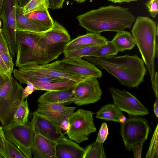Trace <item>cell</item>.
Listing matches in <instances>:
<instances>
[{
    "instance_id": "obj_23",
    "label": "cell",
    "mask_w": 158,
    "mask_h": 158,
    "mask_svg": "<svg viewBox=\"0 0 158 158\" xmlns=\"http://www.w3.org/2000/svg\"><path fill=\"white\" fill-rule=\"evenodd\" d=\"M96 118L107 121L124 123L126 118L114 104H109L102 107L97 113Z\"/></svg>"
},
{
    "instance_id": "obj_21",
    "label": "cell",
    "mask_w": 158,
    "mask_h": 158,
    "mask_svg": "<svg viewBox=\"0 0 158 158\" xmlns=\"http://www.w3.org/2000/svg\"><path fill=\"white\" fill-rule=\"evenodd\" d=\"M16 31L40 32L48 29L23 14L22 7L18 4L16 7Z\"/></svg>"
},
{
    "instance_id": "obj_39",
    "label": "cell",
    "mask_w": 158,
    "mask_h": 158,
    "mask_svg": "<svg viewBox=\"0 0 158 158\" xmlns=\"http://www.w3.org/2000/svg\"><path fill=\"white\" fill-rule=\"evenodd\" d=\"M26 84L27 86L25 88H24L23 93V99L24 100L29 95L31 94L34 91L36 90L34 85L31 82L27 81Z\"/></svg>"
},
{
    "instance_id": "obj_49",
    "label": "cell",
    "mask_w": 158,
    "mask_h": 158,
    "mask_svg": "<svg viewBox=\"0 0 158 158\" xmlns=\"http://www.w3.org/2000/svg\"><path fill=\"white\" fill-rule=\"evenodd\" d=\"M75 1L78 3L83 2L86 0H74Z\"/></svg>"
},
{
    "instance_id": "obj_10",
    "label": "cell",
    "mask_w": 158,
    "mask_h": 158,
    "mask_svg": "<svg viewBox=\"0 0 158 158\" xmlns=\"http://www.w3.org/2000/svg\"><path fill=\"white\" fill-rule=\"evenodd\" d=\"M76 108L75 107L65 106L63 104L38 103L35 112L49 120L62 131L68 128V118Z\"/></svg>"
},
{
    "instance_id": "obj_8",
    "label": "cell",
    "mask_w": 158,
    "mask_h": 158,
    "mask_svg": "<svg viewBox=\"0 0 158 158\" xmlns=\"http://www.w3.org/2000/svg\"><path fill=\"white\" fill-rule=\"evenodd\" d=\"M2 127L6 139L15 145L26 158H31L35 134L31 122L23 125L10 122Z\"/></svg>"
},
{
    "instance_id": "obj_44",
    "label": "cell",
    "mask_w": 158,
    "mask_h": 158,
    "mask_svg": "<svg viewBox=\"0 0 158 158\" xmlns=\"http://www.w3.org/2000/svg\"><path fill=\"white\" fill-rule=\"evenodd\" d=\"M153 111L156 117H158V99H156L154 104Z\"/></svg>"
},
{
    "instance_id": "obj_12",
    "label": "cell",
    "mask_w": 158,
    "mask_h": 158,
    "mask_svg": "<svg viewBox=\"0 0 158 158\" xmlns=\"http://www.w3.org/2000/svg\"><path fill=\"white\" fill-rule=\"evenodd\" d=\"M102 94L96 78H85L75 86L72 102L78 106L94 103L101 99Z\"/></svg>"
},
{
    "instance_id": "obj_34",
    "label": "cell",
    "mask_w": 158,
    "mask_h": 158,
    "mask_svg": "<svg viewBox=\"0 0 158 158\" xmlns=\"http://www.w3.org/2000/svg\"><path fill=\"white\" fill-rule=\"evenodd\" d=\"M109 134L107 123L105 122L103 123L100 127L96 141L104 143Z\"/></svg>"
},
{
    "instance_id": "obj_25",
    "label": "cell",
    "mask_w": 158,
    "mask_h": 158,
    "mask_svg": "<svg viewBox=\"0 0 158 158\" xmlns=\"http://www.w3.org/2000/svg\"><path fill=\"white\" fill-rule=\"evenodd\" d=\"M32 83L37 90L52 91L65 90L74 86L77 83L72 80L66 79L53 82H35Z\"/></svg>"
},
{
    "instance_id": "obj_17",
    "label": "cell",
    "mask_w": 158,
    "mask_h": 158,
    "mask_svg": "<svg viewBox=\"0 0 158 158\" xmlns=\"http://www.w3.org/2000/svg\"><path fill=\"white\" fill-rule=\"evenodd\" d=\"M56 142L39 135H35L31 148L32 155L35 158H56Z\"/></svg>"
},
{
    "instance_id": "obj_50",
    "label": "cell",
    "mask_w": 158,
    "mask_h": 158,
    "mask_svg": "<svg viewBox=\"0 0 158 158\" xmlns=\"http://www.w3.org/2000/svg\"><path fill=\"white\" fill-rule=\"evenodd\" d=\"M1 20H0V31L1 30Z\"/></svg>"
},
{
    "instance_id": "obj_30",
    "label": "cell",
    "mask_w": 158,
    "mask_h": 158,
    "mask_svg": "<svg viewBox=\"0 0 158 158\" xmlns=\"http://www.w3.org/2000/svg\"><path fill=\"white\" fill-rule=\"evenodd\" d=\"M118 52L112 41H107L105 44L91 53L88 56L101 57L115 56Z\"/></svg>"
},
{
    "instance_id": "obj_36",
    "label": "cell",
    "mask_w": 158,
    "mask_h": 158,
    "mask_svg": "<svg viewBox=\"0 0 158 158\" xmlns=\"http://www.w3.org/2000/svg\"><path fill=\"white\" fill-rule=\"evenodd\" d=\"M11 73L2 59L0 54V75L6 81L12 76Z\"/></svg>"
},
{
    "instance_id": "obj_19",
    "label": "cell",
    "mask_w": 158,
    "mask_h": 158,
    "mask_svg": "<svg viewBox=\"0 0 158 158\" xmlns=\"http://www.w3.org/2000/svg\"><path fill=\"white\" fill-rule=\"evenodd\" d=\"M107 41L100 33H90L78 36L65 45L63 53L83 47L105 44Z\"/></svg>"
},
{
    "instance_id": "obj_40",
    "label": "cell",
    "mask_w": 158,
    "mask_h": 158,
    "mask_svg": "<svg viewBox=\"0 0 158 158\" xmlns=\"http://www.w3.org/2000/svg\"><path fill=\"white\" fill-rule=\"evenodd\" d=\"M145 141H143L132 147V150L135 158H140L141 157L142 149L143 143Z\"/></svg>"
},
{
    "instance_id": "obj_6",
    "label": "cell",
    "mask_w": 158,
    "mask_h": 158,
    "mask_svg": "<svg viewBox=\"0 0 158 158\" xmlns=\"http://www.w3.org/2000/svg\"><path fill=\"white\" fill-rule=\"evenodd\" d=\"M66 134L69 138L77 143L89 140V135L96 131L93 113L89 110L79 109L73 112L68 120Z\"/></svg>"
},
{
    "instance_id": "obj_16",
    "label": "cell",
    "mask_w": 158,
    "mask_h": 158,
    "mask_svg": "<svg viewBox=\"0 0 158 158\" xmlns=\"http://www.w3.org/2000/svg\"><path fill=\"white\" fill-rule=\"evenodd\" d=\"M32 114L30 122L35 135H40L56 142L64 136L62 131L49 120L35 111Z\"/></svg>"
},
{
    "instance_id": "obj_29",
    "label": "cell",
    "mask_w": 158,
    "mask_h": 158,
    "mask_svg": "<svg viewBox=\"0 0 158 158\" xmlns=\"http://www.w3.org/2000/svg\"><path fill=\"white\" fill-rule=\"evenodd\" d=\"M22 7L24 15L35 11H45L49 8V0H30Z\"/></svg>"
},
{
    "instance_id": "obj_24",
    "label": "cell",
    "mask_w": 158,
    "mask_h": 158,
    "mask_svg": "<svg viewBox=\"0 0 158 158\" xmlns=\"http://www.w3.org/2000/svg\"><path fill=\"white\" fill-rule=\"evenodd\" d=\"M111 41L118 52L131 50L136 45L135 39L131 33L124 30L117 32Z\"/></svg>"
},
{
    "instance_id": "obj_47",
    "label": "cell",
    "mask_w": 158,
    "mask_h": 158,
    "mask_svg": "<svg viewBox=\"0 0 158 158\" xmlns=\"http://www.w3.org/2000/svg\"><path fill=\"white\" fill-rule=\"evenodd\" d=\"M6 81L0 75V88L4 85Z\"/></svg>"
},
{
    "instance_id": "obj_27",
    "label": "cell",
    "mask_w": 158,
    "mask_h": 158,
    "mask_svg": "<svg viewBox=\"0 0 158 158\" xmlns=\"http://www.w3.org/2000/svg\"><path fill=\"white\" fill-rule=\"evenodd\" d=\"M103 143L95 141L84 149L82 158H105Z\"/></svg>"
},
{
    "instance_id": "obj_32",
    "label": "cell",
    "mask_w": 158,
    "mask_h": 158,
    "mask_svg": "<svg viewBox=\"0 0 158 158\" xmlns=\"http://www.w3.org/2000/svg\"><path fill=\"white\" fill-rule=\"evenodd\" d=\"M158 124H157L152 138L149 147L146 155V158L158 157Z\"/></svg>"
},
{
    "instance_id": "obj_11",
    "label": "cell",
    "mask_w": 158,
    "mask_h": 158,
    "mask_svg": "<svg viewBox=\"0 0 158 158\" xmlns=\"http://www.w3.org/2000/svg\"><path fill=\"white\" fill-rule=\"evenodd\" d=\"M114 104L121 111L129 115L143 116L149 112L147 108L135 96L125 89L121 90L114 87L109 88Z\"/></svg>"
},
{
    "instance_id": "obj_37",
    "label": "cell",
    "mask_w": 158,
    "mask_h": 158,
    "mask_svg": "<svg viewBox=\"0 0 158 158\" xmlns=\"http://www.w3.org/2000/svg\"><path fill=\"white\" fill-rule=\"evenodd\" d=\"M1 57L7 67L11 73H13L14 64L13 58L10 54L0 51Z\"/></svg>"
},
{
    "instance_id": "obj_7",
    "label": "cell",
    "mask_w": 158,
    "mask_h": 158,
    "mask_svg": "<svg viewBox=\"0 0 158 158\" xmlns=\"http://www.w3.org/2000/svg\"><path fill=\"white\" fill-rule=\"evenodd\" d=\"M150 131L146 119L137 115H129L121 123L120 134L127 149L129 151L135 145L146 141Z\"/></svg>"
},
{
    "instance_id": "obj_33",
    "label": "cell",
    "mask_w": 158,
    "mask_h": 158,
    "mask_svg": "<svg viewBox=\"0 0 158 158\" xmlns=\"http://www.w3.org/2000/svg\"><path fill=\"white\" fill-rule=\"evenodd\" d=\"M5 144L7 158H26L20 150L6 139Z\"/></svg>"
},
{
    "instance_id": "obj_15",
    "label": "cell",
    "mask_w": 158,
    "mask_h": 158,
    "mask_svg": "<svg viewBox=\"0 0 158 158\" xmlns=\"http://www.w3.org/2000/svg\"><path fill=\"white\" fill-rule=\"evenodd\" d=\"M70 40V36L67 31L56 21H54L52 28L35 34L36 44L43 49L49 48L59 43H67Z\"/></svg>"
},
{
    "instance_id": "obj_5",
    "label": "cell",
    "mask_w": 158,
    "mask_h": 158,
    "mask_svg": "<svg viewBox=\"0 0 158 158\" xmlns=\"http://www.w3.org/2000/svg\"><path fill=\"white\" fill-rule=\"evenodd\" d=\"M24 89L12 76L0 88V122L2 127L11 121L16 110L24 100Z\"/></svg>"
},
{
    "instance_id": "obj_28",
    "label": "cell",
    "mask_w": 158,
    "mask_h": 158,
    "mask_svg": "<svg viewBox=\"0 0 158 158\" xmlns=\"http://www.w3.org/2000/svg\"><path fill=\"white\" fill-rule=\"evenodd\" d=\"M29 114V110L27 98L16 110L10 122L17 125H25L28 122Z\"/></svg>"
},
{
    "instance_id": "obj_14",
    "label": "cell",
    "mask_w": 158,
    "mask_h": 158,
    "mask_svg": "<svg viewBox=\"0 0 158 158\" xmlns=\"http://www.w3.org/2000/svg\"><path fill=\"white\" fill-rule=\"evenodd\" d=\"M19 68L29 73L71 80L77 83L85 79L78 75L67 71L60 67L58 64L57 60L51 63L28 65Z\"/></svg>"
},
{
    "instance_id": "obj_18",
    "label": "cell",
    "mask_w": 158,
    "mask_h": 158,
    "mask_svg": "<svg viewBox=\"0 0 158 158\" xmlns=\"http://www.w3.org/2000/svg\"><path fill=\"white\" fill-rule=\"evenodd\" d=\"M55 151L56 158H82L84 148L64 136L56 142Z\"/></svg>"
},
{
    "instance_id": "obj_13",
    "label": "cell",
    "mask_w": 158,
    "mask_h": 158,
    "mask_svg": "<svg viewBox=\"0 0 158 158\" xmlns=\"http://www.w3.org/2000/svg\"><path fill=\"white\" fill-rule=\"evenodd\" d=\"M61 68L84 78H100L102 73L94 64L81 58H65L57 60Z\"/></svg>"
},
{
    "instance_id": "obj_46",
    "label": "cell",
    "mask_w": 158,
    "mask_h": 158,
    "mask_svg": "<svg viewBox=\"0 0 158 158\" xmlns=\"http://www.w3.org/2000/svg\"><path fill=\"white\" fill-rule=\"evenodd\" d=\"M30 0H17L18 5L21 7H23Z\"/></svg>"
},
{
    "instance_id": "obj_4",
    "label": "cell",
    "mask_w": 158,
    "mask_h": 158,
    "mask_svg": "<svg viewBox=\"0 0 158 158\" xmlns=\"http://www.w3.org/2000/svg\"><path fill=\"white\" fill-rule=\"evenodd\" d=\"M131 30L135 44L147 68L152 85L156 72L155 59L157 53V25L148 17L139 16Z\"/></svg>"
},
{
    "instance_id": "obj_3",
    "label": "cell",
    "mask_w": 158,
    "mask_h": 158,
    "mask_svg": "<svg viewBox=\"0 0 158 158\" xmlns=\"http://www.w3.org/2000/svg\"><path fill=\"white\" fill-rule=\"evenodd\" d=\"M36 33L16 31V67L48 64L57 59L63 53L66 43H59L49 48L43 49L36 44Z\"/></svg>"
},
{
    "instance_id": "obj_48",
    "label": "cell",
    "mask_w": 158,
    "mask_h": 158,
    "mask_svg": "<svg viewBox=\"0 0 158 158\" xmlns=\"http://www.w3.org/2000/svg\"><path fill=\"white\" fill-rule=\"evenodd\" d=\"M4 0H0V14Z\"/></svg>"
},
{
    "instance_id": "obj_22",
    "label": "cell",
    "mask_w": 158,
    "mask_h": 158,
    "mask_svg": "<svg viewBox=\"0 0 158 158\" xmlns=\"http://www.w3.org/2000/svg\"><path fill=\"white\" fill-rule=\"evenodd\" d=\"M14 77L20 83L26 84L27 81L35 82H53L63 81L65 78L42 76L29 73L21 69L20 68L13 69Z\"/></svg>"
},
{
    "instance_id": "obj_26",
    "label": "cell",
    "mask_w": 158,
    "mask_h": 158,
    "mask_svg": "<svg viewBox=\"0 0 158 158\" xmlns=\"http://www.w3.org/2000/svg\"><path fill=\"white\" fill-rule=\"evenodd\" d=\"M26 15L40 25L48 29L52 27L54 21L50 16L48 10L31 12Z\"/></svg>"
},
{
    "instance_id": "obj_38",
    "label": "cell",
    "mask_w": 158,
    "mask_h": 158,
    "mask_svg": "<svg viewBox=\"0 0 158 158\" xmlns=\"http://www.w3.org/2000/svg\"><path fill=\"white\" fill-rule=\"evenodd\" d=\"M6 139L3 127L0 126V153L3 158H7L5 144Z\"/></svg>"
},
{
    "instance_id": "obj_9",
    "label": "cell",
    "mask_w": 158,
    "mask_h": 158,
    "mask_svg": "<svg viewBox=\"0 0 158 158\" xmlns=\"http://www.w3.org/2000/svg\"><path fill=\"white\" fill-rule=\"evenodd\" d=\"M18 4L17 0H4L0 14L3 23L1 31L12 58L15 56L17 50L15 9Z\"/></svg>"
},
{
    "instance_id": "obj_41",
    "label": "cell",
    "mask_w": 158,
    "mask_h": 158,
    "mask_svg": "<svg viewBox=\"0 0 158 158\" xmlns=\"http://www.w3.org/2000/svg\"><path fill=\"white\" fill-rule=\"evenodd\" d=\"M0 51L10 54L7 42L1 30L0 31Z\"/></svg>"
},
{
    "instance_id": "obj_43",
    "label": "cell",
    "mask_w": 158,
    "mask_h": 158,
    "mask_svg": "<svg viewBox=\"0 0 158 158\" xmlns=\"http://www.w3.org/2000/svg\"><path fill=\"white\" fill-rule=\"evenodd\" d=\"M158 73L156 72L155 73L153 83L152 85L156 99H158Z\"/></svg>"
},
{
    "instance_id": "obj_45",
    "label": "cell",
    "mask_w": 158,
    "mask_h": 158,
    "mask_svg": "<svg viewBox=\"0 0 158 158\" xmlns=\"http://www.w3.org/2000/svg\"><path fill=\"white\" fill-rule=\"evenodd\" d=\"M109 1L113 2L114 3H120L123 2H135L137 0H108Z\"/></svg>"
},
{
    "instance_id": "obj_31",
    "label": "cell",
    "mask_w": 158,
    "mask_h": 158,
    "mask_svg": "<svg viewBox=\"0 0 158 158\" xmlns=\"http://www.w3.org/2000/svg\"><path fill=\"white\" fill-rule=\"evenodd\" d=\"M104 44L85 46L68 51L64 53V57L68 58H81L88 56L91 53Z\"/></svg>"
},
{
    "instance_id": "obj_1",
    "label": "cell",
    "mask_w": 158,
    "mask_h": 158,
    "mask_svg": "<svg viewBox=\"0 0 158 158\" xmlns=\"http://www.w3.org/2000/svg\"><path fill=\"white\" fill-rule=\"evenodd\" d=\"M77 19L83 27L97 33L131 29L136 19L127 9L112 5L90 10L78 16Z\"/></svg>"
},
{
    "instance_id": "obj_42",
    "label": "cell",
    "mask_w": 158,
    "mask_h": 158,
    "mask_svg": "<svg viewBox=\"0 0 158 158\" xmlns=\"http://www.w3.org/2000/svg\"><path fill=\"white\" fill-rule=\"evenodd\" d=\"M64 0H49V8L52 10L62 8Z\"/></svg>"
},
{
    "instance_id": "obj_35",
    "label": "cell",
    "mask_w": 158,
    "mask_h": 158,
    "mask_svg": "<svg viewBox=\"0 0 158 158\" xmlns=\"http://www.w3.org/2000/svg\"><path fill=\"white\" fill-rule=\"evenodd\" d=\"M158 0H149L145 3L151 16L154 18L158 13Z\"/></svg>"
},
{
    "instance_id": "obj_2",
    "label": "cell",
    "mask_w": 158,
    "mask_h": 158,
    "mask_svg": "<svg viewBox=\"0 0 158 158\" xmlns=\"http://www.w3.org/2000/svg\"><path fill=\"white\" fill-rule=\"evenodd\" d=\"M83 57L99 68L106 70L121 84L129 88L137 87L143 81L147 72L143 61L136 55Z\"/></svg>"
},
{
    "instance_id": "obj_20",
    "label": "cell",
    "mask_w": 158,
    "mask_h": 158,
    "mask_svg": "<svg viewBox=\"0 0 158 158\" xmlns=\"http://www.w3.org/2000/svg\"><path fill=\"white\" fill-rule=\"evenodd\" d=\"M75 86L63 90L47 91L39 97L37 102L44 104H64L72 102Z\"/></svg>"
},
{
    "instance_id": "obj_51",
    "label": "cell",
    "mask_w": 158,
    "mask_h": 158,
    "mask_svg": "<svg viewBox=\"0 0 158 158\" xmlns=\"http://www.w3.org/2000/svg\"><path fill=\"white\" fill-rule=\"evenodd\" d=\"M0 158H3L2 155L0 153Z\"/></svg>"
}]
</instances>
